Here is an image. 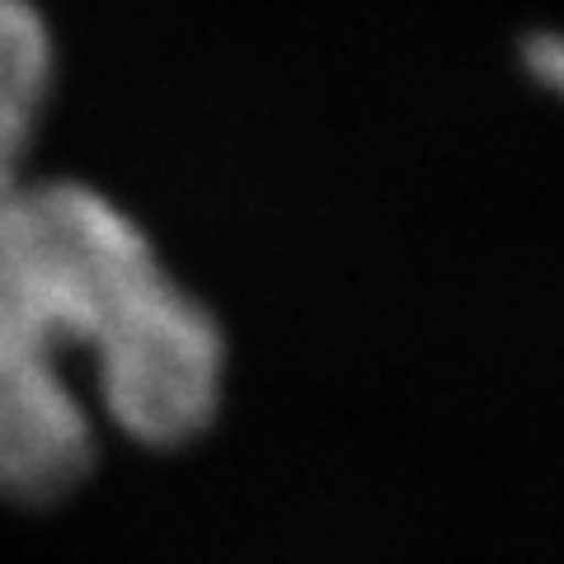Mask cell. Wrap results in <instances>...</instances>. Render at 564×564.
I'll use <instances>...</instances> for the list:
<instances>
[{
    "label": "cell",
    "instance_id": "obj_1",
    "mask_svg": "<svg viewBox=\"0 0 564 564\" xmlns=\"http://www.w3.org/2000/svg\"><path fill=\"white\" fill-rule=\"evenodd\" d=\"M161 273L151 236L99 188L20 180L0 193V499L52 503L80 489L99 443L62 352L95 358Z\"/></svg>",
    "mask_w": 564,
    "mask_h": 564
},
{
    "label": "cell",
    "instance_id": "obj_2",
    "mask_svg": "<svg viewBox=\"0 0 564 564\" xmlns=\"http://www.w3.org/2000/svg\"><path fill=\"white\" fill-rule=\"evenodd\" d=\"M104 419L137 447L174 452L217 423L226 400V329L170 273L132 296L95 348Z\"/></svg>",
    "mask_w": 564,
    "mask_h": 564
},
{
    "label": "cell",
    "instance_id": "obj_3",
    "mask_svg": "<svg viewBox=\"0 0 564 564\" xmlns=\"http://www.w3.org/2000/svg\"><path fill=\"white\" fill-rule=\"evenodd\" d=\"M57 76L52 29L33 0H0V193L24 180Z\"/></svg>",
    "mask_w": 564,
    "mask_h": 564
}]
</instances>
